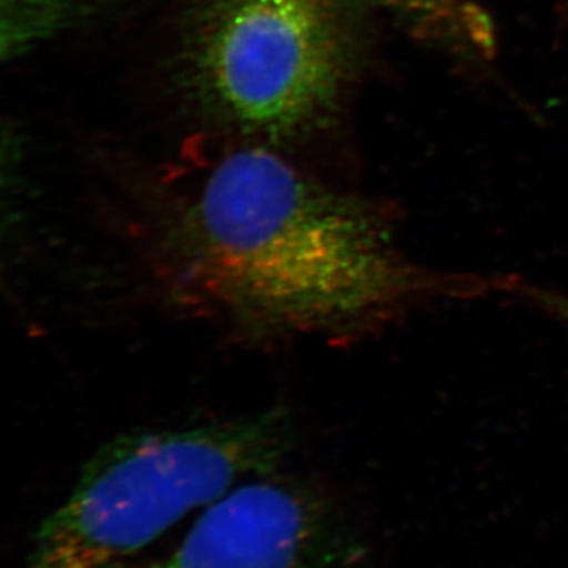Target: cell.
<instances>
[{
	"instance_id": "6da1fadb",
	"label": "cell",
	"mask_w": 568,
	"mask_h": 568,
	"mask_svg": "<svg viewBox=\"0 0 568 568\" xmlns=\"http://www.w3.org/2000/svg\"><path fill=\"white\" fill-rule=\"evenodd\" d=\"M390 224L260 145L205 170L164 223L174 293L252 342L349 339L409 305L497 291V278L407 260Z\"/></svg>"
},
{
	"instance_id": "7a4b0ae2",
	"label": "cell",
	"mask_w": 568,
	"mask_h": 568,
	"mask_svg": "<svg viewBox=\"0 0 568 568\" xmlns=\"http://www.w3.org/2000/svg\"><path fill=\"white\" fill-rule=\"evenodd\" d=\"M290 447L282 407L118 437L41 521L21 568H125L189 515L271 474Z\"/></svg>"
},
{
	"instance_id": "3957f363",
	"label": "cell",
	"mask_w": 568,
	"mask_h": 568,
	"mask_svg": "<svg viewBox=\"0 0 568 568\" xmlns=\"http://www.w3.org/2000/svg\"><path fill=\"white\" fill-rule=\"evenodd\" d=\"M179 50L190 99L227 129L267 140L325 114L354 55L339 0H200Z\"/></svg>"
},
{
	"instance_id": "277c9868",
	"label": "cell",
	"mask_w": 568,
	"mask_h": 568,
	"mask_svg": "<svg viewBox=\"0 0 568 568\" xmlns=\"http://www.w3.org/2000/svg\"><path fill=\"white\" fill-rule=\"evenodd\" d=\"M325 549L320 500L267 474L201 511L178 547L145 568H321Z\"/></svg>"
},
{
	"instance_id": "5b68a950",
	"label": "cell",
	"mask_w": 568,
	"mask_h": 568,
	"mask_svg": "<svg viewBox=\"0 0 568 568\" xmlns=\"http://www.w3.org/2000/svg\"><path fill=\"white\" fill-rule=\"evenodd\" d=\"M121 0H2L0 39L6 58L28 54L62 33L102 17Z\"/></svg>"
},
{
	"instance_id": "8992f818",
	"label": "cell",
	"mask_w": 568,
	"mask_h": 568,
	"mask_svg": "<svg viewBox=\"0 0 568 568\" xmlns=\"http://www.w3.org/2000/svg\"><path fill=\"white\" fill-rule=\"evenodd\" d=\"M406 17L429 26H444L455 20L463 0H377Z\"/></svg>"
},
{
	"instance_id": "52a82bcc",
	"label": "cell",
	"mask_w": 568,
	"mask_h": 568,
	"mask_svg": "<svg viewBox=\"0 0 568 568\" xmlns=\"http://www.w3.org/2000/svg\"><path fill=\"white\" fill-rule=\"evenodd\" d=\"M510 293L519 294L526 301L540 306L549 315L558 317L560 323L568 328V295L555 293V291L544 290V287L534 286V284L514 280Z\"/></svg>"
}]
</instances>
